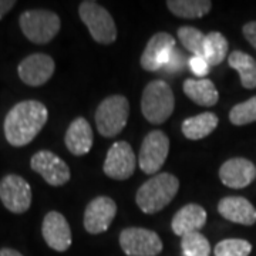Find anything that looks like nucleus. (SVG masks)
Listing matches in <instances>:
<instances>
[{
	"mask_svg": "<svg viewBox=\"0 0 256 256\" xmlns=\"http://www.w3.org/2000/svg\"><path fill=\"white\" fill-rule=\"evenodd\" d=\"M16 6L14 0H0V20Z\"/></svg>",
	"mask_w": 256,
	"mask_h": 256,
	"instance_id": "nucleus-32",
	"label": "nucleus"
},
{
	"mask_svg": "<svg viewBox=\"0 0 256 256\" xmlns=\"http://www.w3.org/2000/svg\"><path fill=\"white\" fill-rule=\"evenodd\" d=\"M185 57L182 56V53L178 50V48H174L172 50V53L170 56V60H168V63L164 66V72L166 73H180L181 70H182L184 67H185Z\"/></svg>",
	"mask_w": 256,
	"mask_h": 256,
	"instance_id": "nucleus-30",
	"label": "nucleus"
},
{
	"mask_svg": "<svg viewBox=\"0 0 256 256\" xmlns=\"http://www.w3.org/2000/svg\"><path fill=\"white\" fill-rule=\"evenodd\" d=\"M78 14L87 26L92 40L98 44H112L117 38V28L110 12L100 6L97 2L86 0L78 6Z\"/></svg>",
	"mask_w": 256,
	"mask_h": 256,
	"instance_id": "nucleus-5",
	"label": "nucleus"
},
{
	"mask_svg": "<svg viewBox=\"0 0 256 256\" xmlns=\"http://www.w3.org/2000/svg\"><path fill=\"white\" fill-rule=\"evenodd\" d=\"M175 48L174 37L170 33L160 32L156 33L146 43V48L141 56V67L146 72H158L162 70L168 63L170 56Z\"/></svg>",
	"mask_w": 256,
	"mask_h": 256,
	"instance_id": "nucleus-14",
	"label": "nucleus"
},
{
	"mask_svg": "<svg viewBox=\"0 0 256 256\" xmlns=\"http://www.w3.org/2000/svg\"><path fill=\"white\" fill-rule=\"evenodd\" d=\"M18 24L23 34L34 44L50 43L58 34L62 28L60 18L54 12L46 9H32L23 12L18 18Z\"/></svg>",
	"mask_w": 256,
	"mask_h": 256,
	"instance_id": "nucleus-4",
	"label": "nucleus"
},
{
	"mask_svg": "<svg viewBox=\"0 0 256 256\" xmlns=\"http://www.w3.org/2000/svg\"><path fill=\"white\" fill-rule=\"evenodd\" d=\"M229 67L236 70L242 86L248 90L256 88V60L244 52H232L228 57Z\"/></svg>",
	"mask_w": 256,
	"mask_h": 256,
	"instance_id": "nucleus-22",
	"label": "nucleus"
},
{
	"mask_svg": "<svg viewBox=\"0 0 256 256\" xmlns=\"http://www.w3.org/2000/svg\"><path fill=\"white\" fill-rule=\"evenodd\" d=\"M170 152V138L162 131H151L148 132L142 141L140 150L138 164L140 168L148 175L156 174Z\"/></svg>",
	"mask_w": 256,
	"mask_h": 256,
	"instance_id": "nucleus-8",
	"label": "nucleus"
},
{
	"mask_svg": "<svg viewBox=\"0 0 256 256\" xmlns=\"http://www.w3.org/2000/svg\"><path fill=\"white\" fill-rule=\"evenodd\" d=\"M168 10L182 18H201L212 9L210 0H168Z\"/></svg>",
	"mask_w": 256,
	"mask_h": 256,
	"instance_id": "nucleus-23",
	"label": "nucleus"
},
{
	"mask_svg": "<svg viewBox=\"0 0 256 256\" xmlns=\"http://www.w3.org/2000/svg\"><path fill=\"white\" fill-rule=\"evenodd\" d=\"M136 165H137V156L132 151V146L126 141H117L110 146L107 152L102 171L112 180L124 181L134 174Z\"/></svg>",
	"mask_w": 256,
	"mask_h": 256,
	"instance_id": "nucleus-10",
	"label": "nucleus"
},
{
	"mask_svg": "<svg viewBox=\"0 0 256 256\" xmlns=\"http://www.w3.org/2000/svg\"><path fill=\"white\" fill-rule=\"evenodd\" d=\"M188 66L191 72L200 78H205V76L210 73V64L204 56H192L188 60Z\"/></svg>",
	"mask_w": 256,
	"mask_h": 256,
	"instance_id": "nucleus-29",
	"label": "nucleus"
},
{
	"mask_svg": "<svg viewBox=\"0 0 256 256\" xmlns=\"http://www.w3.org/2000/svg\"><path fill=\"white\" fill-rule=\"evenodd\" d=\"M120 246L127 256H156L162 252L164 245L154 230L127 228L120 234Z\"/></svg>",
	"mask_w": 256,
	"mask_h": 256,
	"instance_id": "nucleus-7",
	"label": "nucleus"
},
{
	"mask_svg": "<svg viewBox=\"0 0 256 256\" xmlns=\"http://www.w3.org/2000/svg\"><path fill=\"white\" fill-rule=\"evenodd\" d=\"M30 184L20 175L9 174L0 181V200L12 214H24L32 205Z\"/></svg>",
	"mask_w": 256,
	"mask_h": 256,
	"instance_id": "nucleus-9",
	"label": "nucleus"
},
{
	"mask_svg": "<svg viewBox=\"0 0 256 256\" xmlns=\"http://www.w3.org/2000/svg\"><path fill=\"white\" fill-rule=\"evenodd\" d=\"M47 107L37 100L18 102L4 118V137L10 146H24L30 144L46 126Z\"/></svg>",
	"mask_w": 256,
	"mask_h": 256,
	"instance_id": "nucleus-1",
	"label": "nucleus"
},
{
	"mask_svg": "<svg viewBox=\"0 0 256 256\" xmlns=\"http://www.w3.org/2000/svg\"><path fill=\"white\" fill-rule=\"evenodd\" d=\"M0 256H23L18 250L12 249V248H2L0 249Z\"/></svg>",
	"mask_w": 256,
	"mask_h": 256,
	"instance_id": "nucleus-33",
	"label": "nucleus"
},
{
	"mask_svg": "<svg viewBox=\"0 0 256 256\" xmlns=\"http://www.w3.org/2000/svg\"><path fill=\"white\" fill-rule=\"evenodd\" d=\"M54 60L44 53H34L23 58L18 67L20 80L30 87L46 84L54 74Z\"/></svg>",
	"mask_w": 256,
	"mask_h": 256,
	"instance_id": "nucleus-12",
	"label": "nucleus"
},
{
	"mask_svg": "<svg viewBox=\"0 0 256 256\" xmlns=\"http://www.w3.org/2000/svg\"><path fill=\"white\" fill-rule=\"evenodd\" d=\"M244 36L249 42V44L256 48V22H249L242 28Z\"/></svg>",
	"mask_w": 256,
	"mask_h": 256,
	"instance_id": "nucleus-31",
	"label": "nucleus"
},
{
	"mask_svg": "<svg viewBox=\"0 0 256 256\" xmlns=\"http://www.w3.org/2000/svg\"><path fill=\"white\" fill-rule=\"evenodd\" d=\"M228 40L220 32H210L205 37L204 57L210 66H220L228 57Z\"/></svg>",
	"mask_w": 256,
	"mask_h": 256,
	"instance_id": "nucleus-24",
	"label": "nucleus"
},
{
	"mask_svg": "<svg viewBox=\"0 0 256 256\" xmlns=\"http://www.w3.org/2000/svg\"><path fill=\"white\" fill-rule=\"evenodd\" d=\"M220 178L224 185L240 190L250 185L256 178V166L246 158H230L220 168Z\"/></svg>",
	"mask_w": 256,
	"mask_h": 256,
	"instance_id": "nucleus-16",
	"label": "nucleus"
},
{
	"mask_svg": "<svg viewBox=\"0 0 256 256\" xmlns=\"http://www.w3.org/2000/svg\"><path fill=\"white\" fill-rule=\"evenodd\" d=\"M175 97L171 87L162 80H154L146 86L141 98V111L151 124H162L174 112Z\"/></svg>",
	"mask_w": 256,
	"mask_h": 256,
	"instance_id": "nucleus-3",
	"label": "nucleus"
},
{
	"mask_svg": "<svg viewBox=\"0 0 256 256\" xmlns=\"http://www.w3.org/2000/svg\"><path fill=\"white\" fill-rule=\"evenodd\" d=\"M42 235L46 244L57 252H66L72 246V229L63 214L48 212L42 225Z\"/></svg>",
	"mask_w": 256,
	"mask_h": 256,
	"instance_id": "nucleus-15",
	"label": "nucleus"
},
{
	"mask_svg": "<svg viewBox=\"0 0 256 256\" xmlns=\"http://www.w3.org/2000/svg\"><path fill=\"white\" fill-rule=\"evenodd\" d=\"M218 212L234 224L250 226L256 222V208L244 196H226L220 200Z\"/></svg>",
	"mask_w": 256,
	"mask_h": 256,
	"instance_id": "nucleus-18",
	"label": "nucleus"
},
{
	"mask_svg": "<svg viewBox=\"0 0 256 256\" xmlns=\"http://www.w3.org/2000/svg\"><path fill=\"white\" fill-rule=\"evenodd\" d=\"M117 215V205L110 196H97L84 210V228L88 234L98 235L110 228Z\"/></svg>",
	"mask_w": 256,
	"mask_h": 256,
	"instance_id": "nucleus-13",
	"label": "nucleus"
},
{
	"mask_svg": "<svg viewBox=\"0 0 256 256\" xmlns=\"http://www.w3.org/2000/svg\"><path fill=\"white\" fill-rule=\"evenodd\" d=\"M218 122L220 120L214 112H201L195 117L184 120L182 132L188 140H202L212 134V131H215Z\"/></svg>",
	"mask_w": 256,
	"mask_h": 256,
	"instance_id": "nucleus-21",
	"label": "nucleus"
},
{
	"mask_svg": "<svg viewBox=\"0 0 256 256\" xmlns=\"http://www.w3.org/2000/svg\"><path fill=\"white\" fill-rule=\"evenodd\" d=\"M206 210L198 204H188L178 210L172 218L171 228L175 235L185 236L192 232H200L206 224Z\"/></svg>",
	"mask_w": 256,
	"mask_h": 256,
	"instance_id": "nucleus-19",
	"label": "nucleus"
},
{
	"mask_svg": "<svg viewBox=\"0 0 256 256\" xmlns=\"http://www.w3.org/2000/svg\"><path fill=\"white\" fill-rule=\"evenodd\" d=\"M205 34L198 28L191 26H182L178 28V38L182 46L191 52L192 56H204V44H205Z\"/></svg>",
	"mask_w": 256,
	"mask_h": 256,
	"instance_id": "nucleus-26",
	"label": "nucleus"
},
{
	"mask_svg": "<svg viewBox=\"0 0 256 256\" xmlns=\"http://www.w3.org/2000/svg\"><path fill=\"white\" fill-rule=\"evenodd\" d=\"M182 90L190 100L202 107H212L220 100V92L210 78H186Z\"/></svg>",
	"mask_w": 256,
	"mask_h": 256,
	"instance_id": "nucleus-20",
	"label": "nucleus"
},
{
	"mask_svg": "<svg viewBox=\"0 0 256 256\" xmlns=\"http://www.w3.org/2000/svg\"><path fill=\"white\" fill-rule=\"evenodd\" d=\"M130 102L124 96H110L102 100L96 111V126L102 137L112 138L127 126Z\"/></svg>",
	"mask_w": 256,
	"mask_h": 256,
	"instance_id": "nucleus-6",
	"label": "nucleus"
},
{
	"mask_svg": "<svg viewBox=\"0 0 256 256\" xmlns=\"http://www.w3.org/2000/svg\"><path fill=\"white\" fill-rule=\"evenodd\" d=\"M64 142H66L67 150L73 156H82L88 154L92 150V142H94V136H92L90 122L82 117L74 120L66 131Z\"/></svg>",
	"mask_w": 256,
	"mask_h": 256,
	"instance_id": "nucleus-17",
	"label": "nucleus"
},
{
	"mask_svg": "<svg viewBox=\"0 0 256 256\" xmlns=\"http://www.w3.org/2000/svg\"><path fill=\"white\" fill-rule=\"evenodd\" d=\"M30 166L52 186H62L68 182L72 176L68 165L54 152L47 150L37 151L30 160Z\"/></svg>",
	"mask_w": 256,
	"mask_h": 256,
	"instance_id": "nucleus-11",
	"label": "nucleus"
},
{
	"mask_svg": "<svg viewBox=\"0 0 256 256\" xmlns=\"http://www.w3.org/2000/svg\"><path fill=\"white\" fill-rule=\"evenodd\" d=\"M178 190L180 181L175 175L156 174L138 188L136 202L144 214H156L174 200Z\"/></svg>",
	"mask_w": 256,
	"mask_h": 256,
	"instance_id": "nucleus-2",
	"label": "nucleus"
},
{
	"mask_svg": "<svg viewBox=\"0 0 256 256\" xmlns=\"http://www.w3.org/2000/svg\"><path fill=\"white\" fill-rule=\"evenodd\" d=\"M252 245L245 239H224L214 249L215 256H249Z\"/></svg>",
	"mask_w": 256,
	"mask_h": 256,
	"instance_id": "nucleus-28",
	"label": "nucleus"
},
{
	"mask_svg": "<svg viewBox=\"0 0 256 256\" xmlns=\"http://www.w3.org/2000/svg\"><path fill=\"white\" fill-rule=\"evenodd\" d=\"M181 250L184 256H210V240L200 232H192L181 239Z\"/></svg>",
	"mask_w": 256,
	"mask_h": 256,
	"instance_id": "nucleus-25",
	"label": "nucleus"
},
{
	"mask_svg": "<svg viewBox=\"0 0 256 256\" xmlns=\"http://www.w3.org/2000/svg\"><path fill=\"white\" fill-rule=\"evenodd\" d=\"M229 121L234 126H246L256 121V96L234 106L229 111Z\"/></svg>",
	"mask_w": 256,
	"mask_h": 256,
	"instance_id": "nucleus-27",
	"label": "nucleus"
}]
</instances>
